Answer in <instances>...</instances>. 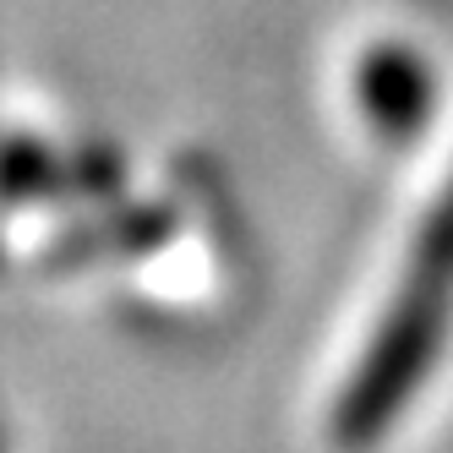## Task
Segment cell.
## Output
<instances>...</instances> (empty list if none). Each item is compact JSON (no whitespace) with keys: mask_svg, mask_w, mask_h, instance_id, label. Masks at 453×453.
Masks as SVG:
<instances>
[{"mask_svg":"<svg viewBox=\"0 0 453 453\" xmlns=\"http://www.w3.org/2000/svg\"><path fill=\"white\" fill-rule=\"evenodd\" d=\"M165 241V213L158 208H120V213H104L99 219V235L93 230H77L66 246L55 251V263L60 268H72V263H88V257H110V251H148Z\"/></svg>","mask_w":453,"mask_h":453,"instance_id":"cell-4","label":"cell"},{"mask_svg":"<svg viewBox=\"0 0 453 453\" xmlns=\"http://www.w3.org/2000/svg\"><path fill=\"white\" fill-rule=\"evenodd\" d=\"M0 453H6V432H0Z\"/></svg>","mask_w":453,"mask_h":453,"instance_id":"cell-5","label":"cell"},{"mask_svg":"<svg viewBox=\"0 0 453 453\" xmlns=\"http://www.w3.org/2000/svg\"><path fill=\"white\" fill-rule=\"evenodd\" d=\"M453 339V170L420 213L394 296L334 399L328 437L339 453H372L404 420L415 394L432 382Z\"/></svg>","mask_w":453,"mask_h":453,"instance_id":"cell-1","label":"cell"},{"mask_svg":"<svg viewBox=\"0 0 453 453\" xmlns=\"http://www.w3.org/2000/svg\"><path fill=\"white\" fill-rule=\"evenodd\" d=\"M355 104L382 148H410L432 126L437 110V72L432 60L404 39H382L355 60Z\"/></svg>","mask_w":453,"mask_h":453,"instance_id":"cell-2","label":"cell"},{"mask_svg":"<svg viewBox=\"0 0 453 453\" xmlns=\"http://www.w3.org/2000/svg\"><path fill=\"white\" fill-rule=\"evenodd\" d=\"M93 158H60L50 142L12 137L0 142V208H34L50 197L82 191V170Z\"/></svg>","mask_w":453,"mask_h":453,"instance_id":"cell-3","label":"cell"}]
</instances>
